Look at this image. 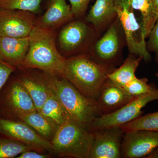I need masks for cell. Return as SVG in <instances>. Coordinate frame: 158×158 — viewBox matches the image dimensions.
<instances>
[{
    "mask_svg": "<svg viewBox=\"0 0 158 158\" xmlns=\"http://www.w3.org/2000/svg\"><path fill=\"white\" fill-rule=\"evenodd\" d=\"M56 29L34 26L29 35L30 46L21 69H37L62 77L66 59L56 46Z\"/></svg>",
    "mask_w": 158,
    "mask_h": 158,
    "instance_id": "obj_1",
    "label": "cell"
},
{
    "mask_svg": "<svg viewBox=\"0 0 158 158\" xmlns=\"http://www.w3.org/2000/svg\"><path fill=\"white\" fill-rule=\"evenodd\" d=\"M109 70L85 55L66 59L62 77L65 78L86 97L95 102Z\"/></svg>",
    "mask_w": 158,
    "mask_h": 158,
    "instance_id": "obj_2",
    "label": "cell"
},
{
    "mask_svg": "<svg viewBox=\"0 0 158 158\" xmlns=\"http://www.w3.org/2000/svg\"><path fill=\"white\" fill-rule=\"evenodd\" d=\"M45 73L51 89L71 119L90 131L94 120L98 116L95 102L83 95L65 78Z\"/></svg>",
    "mask_w": 158,
    "mask_h": 158,
    "instance_id": "obj_3",
    "label": "cell"
},
{
    "mask_svg": "<svg viewBox=\"0 0 158 158\" xmlns=\"http://www.w3.org/2000/svg\"><path fill=\"white\" fill-rule=\"evenodd\" d=\"M93 139V133L69 119L59 126L51 143L61 156L89 158Z\"/></svg>",
    "mask_w": 158,
    "mask_h": 158,
    "instance_id": "obj_4",
    "label": "cell"
},
{
    "mask_svg": "<svg viewBox=\"0 0 158 158\" xmlns=\"http://www.w3.org/2000/svg\"><path fill=\"white\" fill-rule=\"evenodd\" d=\"M115 7L130 54L141 57L145 62H149L151 57L147 50L144 29L130 0H115Z\"/></svg>",
    "mask_w": 158,
    "mask_h": 158,
    "instance_id": "obj_5",
    "label": "cell"
},
{
    "mask_svg": "<svg viewBox=\"0 0 158 158\" xmlns=\"http://www.w3.org/2000/svg\"><path fill=\"white\" fill-rule=\"evenodd\" d=\"M124 41V32L117 16L103 35L92 44V58L90 59L110 72L112 71L121 54Z\"/></svg>",
    "mask_w": 158,
    "mask_h": 158,
    "instance_id": "obj_6",
    "label": "cell"
},
{
    "mask_svg": "<svg viewBox=\"0 0 158 158\" xmlns=\"http://www.w3.org/2000/svg\"><path fill=\"white\" fill-rule=\"evenodd\" d=\"M37 111L30 94L17 78L6 82L0 91V117L15 120Z\"/></svg>",
    "mask_w": 158,
    "mask_h": 158,
    "instance_id": "obj_7",
    "label": "cell"
},
{
    "mask_svg": "<svg viewBox=\"0 0 158 158\" xmlns=\"http://www.w3.org/2000/svg\"><path fill=\"white\" fill-rule=\"evenodd\" d=\"M158 100L157 88L151 93L135 97L119 110L94 118L91 125V132L109 128L121 127L142 115V109L150 102Z\"/></svg>",
    "mask_w": 158,
    "mask_h": 158,
    "instance_id": "obj_8",
    "label": "cell"
},
{
    "mask_svg": "<svg viewBox=\"0 0 158 158\" xmlns=\"http://www.w3.org/2000/svg\"><path fill=\"white\" fill-rule=\"evenodd\" d=\"M0 134L23 143L39 152H54L50 141L23 122L0 117Z\"/></svg>",
    "mask_w": 158,
    "mask_h": 158,
    "instance_id": "obj_9",
    "label": "cell"
},
{
    "mask_svg": "<svg viewBox=\"0 0 158 158\" xmlns=\"http://www.w3.org/2000/svg\"><path fill=\"white\" fill-rule=\"evenodd\" d=\"M97 33L93 26L81 20L68 23L59 33L58 42L65 53L73 55L93 43Z\"/></svg>",
    "mask_w": 158,
    "mask_h": 158,
    "instance_id": "obj_10",
    "label": "cell"
},
{
    "mask_svg": "<svg viewBox=\"0 0 158 158\" xmlns=\"http://www.w3.org/2000/svg\"><path fill=\"white\" fill-rule=\"evenodd\" d=\"M36 21L34 13L30 11L0 9V36L28 37Z\"/></svg>",
    "mask_w": 158,
    "mask_h": 158,
    "instance_id": "obj_11",
    "label": "cell"
},
{
    "mask_svg": "<svg viewBox=\"0 0 158 158\" xmlns=\"http://www.w3.org/2000/svg\"><path fill=\"white\" fill-rule=\"evenodd\" d=\"M158 147V132L138 130L124 133L121 157L146 158Z\"/></svg>",
    "mask_w": 158,
    "mask_h": 158,
    "instance_id": "obj_12",
    "label": "cell"
},
{
    "mask_svg": "<svg viewBox=\"0 0 158 158\" xmlns=\"http://www.w3.org/2000/svg\"><path fill=\"white\" fill-rule=\"evenodd\" d=\"M93 134L89 158H121V144L124 133L120 127L98 130Z\"/></svg>",
    "mask_w": 158,
    "mask_h": 158,
    "instance_id": "obj_13",
    "label": "cell"
},
{
    "mask_svg": "<svg viewBox=\"0 0 158 158\" xmlns=\"http://www.w3.org/2000/svg\"><path fill=\"white\" fill-rule=\"evenodd\" d=\"M110 79L105 82L95 101L98 116L117 111L135 98Z\"/></svg>",
    "mask_w": 158,
    "mask_h": 158,
    "instance_id": "obj_14",
    "label": "cell"
},
{
    "mask_svg": "<svg viewBox=\"0 0 158 158\" xmlns=\"http://www.w3.org/2000/svg\"><path fill=\"white\" fill-rule=\"evenodd\" d=\"M30 46L29 37L0 36V60L16 69H21Z\"/></svg>",
    "mask_w": 158,
    "mask_h": 158,
    "instance_id": "obj_15",
    "label": "cell"
},
{
    "mask_svg": "<svg viewBox=\"0 0 158 158\" xmlns=\"http://www.w3.org/2000/svg\"><path fill=\"white\" fill-rule=\"evenodd\" d=\"M17 79L30 94L40 112L52 92L46 74L29 73L23 74Z\"/></svg>",
    "mask_w": 158,
    "mask_h": 158,
    "instance_id": "obj_16",
    "label": "cell"
},
{
    "mask_svg": "<svg viewBox=\"0 0 158 158\" xmlns=\"http://www.w3.org/2000/svg\"><path fill=\"white\" fill-rule=\"evenodd\" d=\"M73 17L71 6L66 0H49L46 11L36 19L35 25L56 29Z\"/></svg>",
    "mask_w": 158,
    "mask_h": 158,
    "instance_id": "obj_17",
    "label": "cell"
},
{
    "mask_svg": "<svg viewBox=\"0 0 158 158\" xmlns=\"http://www.w3.org/2000/svg\"><path fill=\"white\" fill-rule=\"evenodd\" d=\"M117 17L115 0H96L86 17L98 34L108 27Z\"/></svg>",
    "mask_w": 158,
    "mask_h": 158,
    "instance_id": "obj_18",
    "label": "cell"
},
{
    "mask_svg": "<svg viewBox=\"0 0 158 158\" xmlns=\"http://www.w3.org/2000/svg\"><path fill=\"white\" fill-rule=\"evenodd\" d=\"M15 120L25 123L51 142L59 127L52 120L37 111L20 116Z\"/></svg>",
    "mask_w": 158,
    "mask_h": 158,
    "instance_id": "obj_19",
    "label": "cell"
},
{
    "mask_svg": "<svg viewBox=\"0 0 158 158\" xmlns=\"http://www.w3.org/2000/svg\"><path fill=\"white\" fill-rule=\"evenodd\" d=\"M142 58L130 54L118 68L108 73V78L113 83L123 88L127 84L136 77L135 72Z\"/></svg>",
    "mask_w": 158,
    "mask_h": 158,
    "instance_id": "obj_20",
    "label": "cell"
},
{
    "mask_svg": "<svg viewBox=\"0 0 158 158\" xmlns=\"http://www.w3.org/2000/svg\"><path fill=\"white\" fill-rule=\"evenodd\" d=\"M135 11H139L144 35L148 37L158 18V9L154 0H130Z\"/></svg>",
    "mask_w": 158,
    "mask_h": 158,
    "instance_id": "obj_21",
    "label": "cell"
},
{
    "mask_svg": "<svg viewBox=\"0 0 158 158\" xmlns=\"http://www.w3.org/2000/svg\"><path fill=\"white\" fill-rule=\"evenodd\" d=\"M39 112L59 126L71 119L67 111L52 90Z\"/></svg>",
    "mask_w": 158,
    "mask_h": 158,
    "instance_id": "obj_22",
    "label": "cell"
},
{
    "mask_svg": "<svg viewBox=\"0 0 158 158\" xmlns=\"http://www.w3.org/2000/svg\"><path fill=\"white\" fill-rule=\"evenodd\" d=\"M123 133L138 130H147L158 132V111L140 116L121 127Z\"/></svg>",
    "mask_w": 158,
    "mask_h": 158,
    "instance_id": "obj_23",
    "label": "cell"
},
{
    "mask_svg": "<svg viewBox=\"0 0 158 158\" xmlns=\"http://www.w3.org/2000/svg\"><path fill=\"white\" fill-rule=\"evenodd\" d=\"M30 150H34L30 146L11 138L4 136L0 138V158H14Z\"/></svg>",
    "mask_w": 158,
    "mask_h": 158,
    "instance_id": "obj_24",
    "label": "cell"
},
{
    "mask_svg": "<svg viewBox=\"0 0 158 158\" xmlns=\"http://www.w3.org/2000/svg\"><path fill=\"white\" fill-rule=\"evenodd\" d=\"M42 0H0V9L37 12Z\"/></svg>",
    "mask_w": 158,
    "mask_h": 158,
    "instance_id": "obj_25",
    "label": "cell"
},
{
    "mask_svg": "<svg viewBox=\"0 0 158 158\" xmlns=\"http://www.w3.org/2000/svg\"><path fill=\"white\" fill-rule=\"evenodd\" d=\"M123 88L135 97L151 93L157 88L154 85L148 84V80L146 78H138L137 77Z\"/></svg>",
    "mask_w": 158,
    "mask_h": 158,
    "instance_id": "obj_26",
    "label": "cell"
},
{
    "mask_svg": "<svg viewBox=\"0 0 158 158\" xmlns=\"http://www.w3.org/2000/svg\"><path fill=\"white\" fill-rule=\"evenodd\" d=\"M147 43V50L155 54V60L158 63V18L150 33Z\"/></svg>",
    "mask_w": 158,
    "mask_h": 158,
    "instance_id": "obj_27",
    "label": "cell"
},
{
    "mask_svg": "<svg viewBox=\"0 0 158 158\" xmlns=\"http://www.w3.org/2000/svg\"><path fill=\"white\" fill-rule=\"evenodd\" d=\"M91 0H69L74 17H82L85 14Z\"/></svg>",
    "mask_w": 158,
    "mask_h": 158,
    "instance_id": "obj_28",
    "label": "cell"
},
{
    "mask_svg": "<svg viewBox=\"0 0 158 158\" xmlns=\"http://www.w3.org/2000/svg\"><path fill=\"white\" fill-rule=\"evenodd\" d=\"M15 69L0 60V91Z\"/></svg>",
    "mask_w": 158,
    "mask_h": 158,
    "instance_id": "obj_29",
    "label": "cell"
},
{
    "mask_svg": "<svg viewBox=\"0 0 158 158\" xmlns=\"http://www.w3.org/2000/svg\"><path fill=\"white\" fill-rule=\"evenodd\" d=\"M51 156L48 154H44L42 152H39L37 151L30 150L22 153L18 156L17 158H48Z\"/></svg>",
    "mask_w": 158,
    "mask_h": 158,
    "instance_id": "obj_30",
    "label": "cell"
},
{
    "mask_svg": "<svg viewBox=\"0 0 158 158\" xmlns=\"http://www.w3.org/2000/svg\"><path fill=\"white\" fill-rule=\"evenodd\" d=\"M146 158H158V147L147 156Z\"/></svg>",
    "mask_w": 158,
    "mask_h": 158,
    "instance_id": "obj_31",
    "label": "cell"
},
{
    "mask_svg": "<svg viewBox=\"0 0 158 158\" xmlns=\"http://www.w3.org/2000/svg\"><path fill=\"white\" fill-rule=\"evenodd\" d=\"M154 1L156 6V7H157L158 9V0H154Z\"/></svg>",
    "mask_w": 158,
    "mask_h": 158,
    "instance_id": "obj_32",
    "label": "cell"
},
{
    "mask_svg": "<svg viewBox=\"0 0 158 158\" xmlns=\"http://www.w3.org/2000/svg\"><path fill=\"white\" fill-rule=\"evenodd\" d=\"M156 77H157L158 78V73H156Z\"/></svg>",
    "mask_w": 158,
    "mask_h": 158,
    "instance_id": "obj_33",
    "label": "cell"
}]
</instances>
